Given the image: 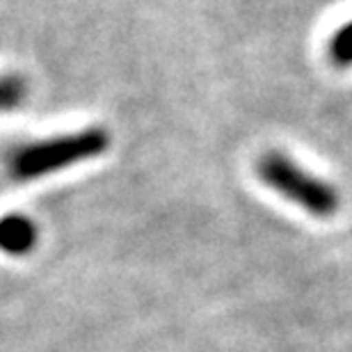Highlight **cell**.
I'll use <instances>...</instances> for the list:
<instances>
[{
	"mask_svg": "<svg viewBox=\"0 0 352 352\" xmlns=\"http://www.w3.org/2000/svg\"><path fill=\"white\" fill-rule=\"evenodd\" d=\"M256 176L272 192L320 220L334 217L341 208L339 188L298 165L284 151L263 153L256 163Z\"/></svg>",
	"mask_w": 352,
	"mask_h": 352,
	"instance_id": "obj_1",
	"label": "cell"
},
{
	"mask_svg": "<svg viewBox=\"0 0 352 352\" xmlns=\"http://www.w3.org/2000/svg\"><path fill=\"white\" fill-rule=\"evenodd\" d=\"M108 149L110 133L101 126H89V129L67 133V135L39 140V142L21 146L12 156V174L19 181H32L98 158Z\"/></svg>",
	"mask_w": 352,
	"mask_h": 352,
	"instance_id": "obj_2",
	"label": "cell"
},
{
	"mask_svg": "<svg viewBox=\"0 0 352 352\" xmlns=\"http://www.w3.org/2000/svg\"><path fill=\"white\" fill-rule=\"evenodd\" d=\"M39 231L34 222L25 215L0 217V250L12 256H21L32 252Z\"/></svg>",
	"mask_w": 352,
	"mask_h": 352,
	"instance_id": "obj_3",
	"label": "cell"
},
{
	"mask_svg": "<svg viewBox=\"0 0 352 352\" xmlns=\"http://www.w3.org/2000/svg\"><path fill=\"white\" fill-rule=\"evenodd\" d=\"M28 98V82L19 74L0 76V112H12Z\"/></svg>",
	"mask_w": 352,
	"mask_h": 352,
	"instance_id": "obj_4",
	"label": "cell"
},
{
	"mask_svg": "<svg viewBox=\"0 0 352 352\" xmlns=\"http://www.w3.org/2000/svg\"><path fill=\"white\" fill-rule=\"evenodd\" d=\"M329 55L339 67H352V21H348L329 41Z\"/></svg>",
	"mask_w": 352,
	"mask_h": 352,
	"instance_id": "obj_5",
	"label": "cell"
}]
</instances>
